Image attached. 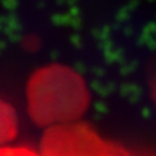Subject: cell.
<instances>
[{"label":"cell","mask_w":156,"mask_h":156,"mask_svg":"<svg viewBox=\"0 0 156 156\" xmlns=\"http://www.w3.org/2000/svg\"><path fill=\"white\" fill-rule=\"evenodd\" d=\"M46 156H109V151L95 135L76 128H56L43 139Z\"/></svg>","instance_id":"2"},{"label":"cell","mask_w":156,"mask_h":156,"mask_svg":"<svg viewBox=\"0 0 156 156\" xmlns=\"http://www.w3.org/2000/svg\"><path fill=\"white\" fill-rule=\"evenodd\" d=\"M17 134V119L11 105L0 100V146L12 140Z\"/></svg>","instance_id":"3"},{"label":"cell","mask_w":156,"mask_h":156,"mask_svg":"<svg viewBox=\"0 0 156 156\" xmlns=\"http://www.w3.org/2000/svg\"><path fill=\"white\" fill-rule=\"evenodd\" d=\"M29 112L39 125L78 119L89 105L83 80L66 66L50 65L37 72L27 87Z\"/></svg>","instance_id":"1"}]
</instances>
